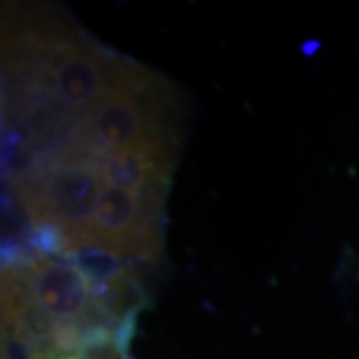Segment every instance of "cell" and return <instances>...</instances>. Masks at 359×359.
Wrapping results in <instances>:
<instances>
[{"label":"cell","instance_id":"cell-1","mask_svg":"<svg viewBox=\"0 0 359 359\" xmlns=\"http://www.w3.org/2000/svg\"><path fill=\"white\" fill-rule=\"evenodd\" d=\"M30 297L58 323L86 330L110 327L112 313L96 297L92 283L76 264L56 259H32L20 269Z\"/></svg>","mask_w":359,"mask_h":359}]
</instances>
